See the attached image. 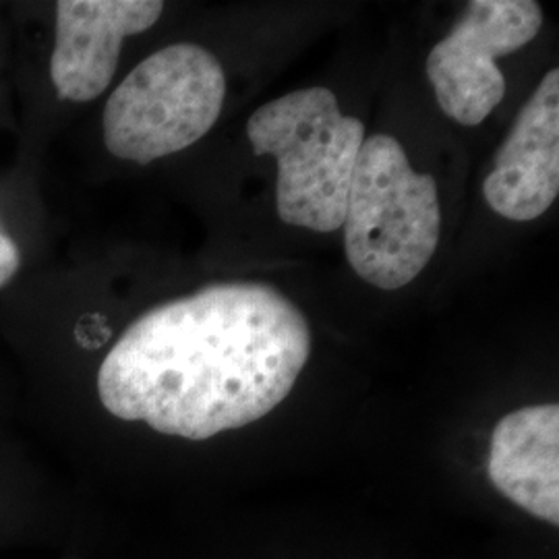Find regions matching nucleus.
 Masks as SVG:
<instances>
[{"label": "nucleus", "mask_w": 559, "mask_h": 559, "mask_svg": "<svg viewBox=\"0 0 559 559\" xmlns=\"http://www.w3.org/2000/svg\"><path fill=\"white\" fill-rule=\"evenodd\" d=\"M0 233H2V222H0Z\"/></svg>", "instance_id": "nucleus-10"}, {"label": "nucleus", "mask_w": 559, "mask_h": 559, "mask_svg": "<svg viewBox=\"0 0 559 559\" xmlns=\"http://www.w3.org/2000/svg\"><path fill=\"white\" fill-rule=\"evenodd\" d=\"M20 247L15 240L0 233V286H4L20 270Z\"/></svg>", "instance_id": "nucleus-9"}, {"label": "nucleus", "mask_w": 559, "mask_h": 559, "mask_svg": "<svg viewBox=\"0 0 559 559\" xmlns=\"http://www.w3.org/2000/svg\"><path fill=\"white\" fill-rule=\"evenodd\" d=\"M258 156L278 160L276 205L282 222L316 233L344 224L365 124L344 117L328 87H307L263 104L247 124Z\"/></svg>", "instance_id": "nucleus-2"}, {"label": "nucleus", "mask_w": 559, "mask_h": 559, "mask_svg": "<svg viewBox=\"0 0 559 559\" xmlns=\"http://www.w3.org/2000/svg\"><path fill=\"white\" fill-rule=\"evenodd\" d=\"M346 258L381 290L411 284L436 255L440 198L431 175L415 173L399 140H365L344 214Z\"/></svg>", "instance_id": "nucleus-3"}, {"label": "nucleus", "mask_w": 559, "mask_h": 559, "mask_svg": "<svg viewBox=\"0 0 559 559\" xmlns=\"http://www.w3.org/2000/svg\"><path fill=\"white\" fill-rule=\"evenodd\" d=\"M543 25L539 2L475 0L456 27L433 46L427 78L441 110L466 127L487 119L506 94L496 59L535 40Z\"/></svg>", "instance_id": "nucleus-5"}, {"label": "nucleus", "mask_w": 559, "mask_h": 559, "mask_svg": "<svg viewBox=\"0 0 559 559\" xmlns=\"http://www.w3.org/2000/svg\"><path fill=\"white\" fill-rule=\"evenodd\" d=\"M487 475L501 496L558 526V404L526 406L506 415L491 436Z\"/></svg>", "instance_id": "nucleus-8"}, {"label": "nucleus", "mask_w": 559, "mask_h": 559, "mask_svg": "<svg viewBox=\"0 0 559 559\" xmlns=\"http://www.w3.org/2000/svg\"><path fill=\"white\" fill-rule=\"evenodd\" d=\"M226 96L221 60L173 44L140 62L110 94L104 143L120 160L150 164L191 147L216 124Z\"/></svg>", "instance_id": "nucleus-4"}, {"label": "nucleus", "mask_w": 559, "mask_h": 559, "mask_svg": "<svg viewBox=\"0 0 559 559\" xmlns=\"http://www.w3.org/2000/svg\"><path fill=\"white\" fill-rule=\"evenodd\" d=\"M160 0H60L50 80L62 100L92 102L106 92L127 36L160 20Z\"/></svg>", "instance_id": "nucleus-6"}, {"label": "nucleus", "mask_w": 559, "mask_h": 559, "mask_svg": "<svg viewBox=\"0 0 559 559\" xmlns=\"http://www.w3.org/2000/svg\"><path fill=\"white\" fill-rule=\"evenodd\" d=\"M309 355V323L276 288L214 284L133 321L100 365L98 394L119 419L210 440L270 415Z\"/></svg>", "instance_id": "nucleus-1"}, {"label": "nucleus", "mask_w": 559, "mask_h": 559, "mask_svg": "<svg viewBox=\"0 0 559 559\" xmlns=\"http://www.w3.org/2000/svg\"><path fill=\"white\" fill-rule=\"evenodd\" d=\"M559 193V73L549 71L524 104L496 166L483 182V195L503 218L535 221Z\"/></svg>", "instance_id": "nucleus-7"}]
</instances>
